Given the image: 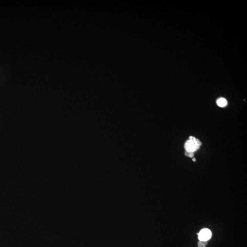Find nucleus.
I'll use <instances>...</instances> for the list:
<instances>
[{"mask_svg": "<svg viewBox=\"0 0 247 247\" xmlns=\"http://www.w3.org/2000/svg\"><path fill=\"white\" fill-rule=\"evenodd\" d=\"M202 143L198 139L193 136H190L189 140L186 142L184 146L186 152L194 153L198 150Z\"/></svg>", "mask_w": 247, "mask_h": 247, "instance_id": "nucleus-1", "label": "nucleus"}, {"mask_svg": "<svg viewBox=\"0 0 247 247\" xmlns=\"http://www.w3.org/2000/svg\"><path fill=\"white\" fill-rule=\"evenodd\" d=\"M198 239L201 241H207L211 239L212 236V232L207 229L201 230L198 233Z\"/></svg>", "mask_w": 247, "mask_h": 247, "instance_id": "nucleus-2", "label": "nucleus"}, {"mask_svg": "<svg viewBox=\"0 0 247 247\" xmlns=\"http://www.w3.org/2000/svg\"><path fill=\"white\" fill-rule=\"evenodd\" d=\"M217 103L218 106L222 108L224 107L227 105V101L223 97H220V98H219L217 100Z\"/></svg>", "mask_w": 247, "mask_h": 247, "instance_id": "nucleus-3", "label": "nucleus"}, {"mask_svg": "<svg viewBox=\"0 0 247 247\" xmlns=\"http://www.w3.org/2000/svg\"><path fill=\"white\" fill-rule=\"evenodd\" d=\"M207 241H200L198 243V247H206Z\"/></svg>", "mask_w": 247, "mask_h": 247, "instance_id": "nucleus-4", "label": "nucleus"}, {"mask_svg": "<svg viewBox=\"0 0 247 247\" xmlns=\"http://www.w3.org/2000/svg\"><path fill=\"white\" fill-rule=\"evenodd\" d=\"M185 154L188 157H190V158H192L194 156V153H189V152H186Z\"/></svg>", "mask_w": 247, "mask_h": 247, "instance_id": "nucleus-5", "label": "nucleus"}, {"mask_svg": "<svg viewBox=\"0 0 247 247\" xmlns=\"http://www.w3.org/2000/svg\"><path fill=\"white\" fill-rule=\"evenodd\" d=\"M193 161H195V159H193Z\"/></svg>", "mask_w": 247, "mask_h": 247, "instance_id": "nucleus-6", "label": "nucleus"}]
</instances>
